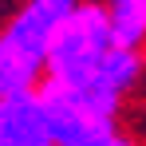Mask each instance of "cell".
Returning <instances> with one entry per match:
<instances>
[{
	"mask_svg": "<svg viewBox=\"0 0 146 146\" xmlns=\"http://www.w3.org/2000/svg\"><path fill=\"white\" fill-rule=\"evenodd\" d=\"M119 40H115V28H111V16L103 8V0H83L71 12V20L59 28L55 44H51L48 55V79L67 87V91H79L87 87L99 75L103 59L111 55Z\"/></svg>",
	"mask_w": 146,
	"mask_h": 146,
	"instance_id": "7a4b0ae2",
	"label": "cell"
},
{
	"mask_svg": "<svg viewBox=\"0 0 146 146\" xmlns=\"http://www.w3.org/2000/svg\"><path fill=\"white\" fill-rule=\"evenodd\" d=\"M103 8L122 48L146 51V0H103Z\"/></svg>",
	"mask_w": 146,
	"mask_h": 146,
	"instance_id": "5b68a950",
	"label": "cell"
},
{
	"mask_svg": "<svg viewBox=\"0 0 146 146\" xmlns=\"http://www.w3.org/2000/svg\"><path fill=\"white\" fill-rule=\"evenodd\" d=\"M0 115H4V95H0Z\"/></svg>",
	"mask_w": 146,
	"mask_h": 146,
	"instance_id": "8992f818",
	"label": "cell"
},
{
	"mask_svg": "<svg viewBox=\"0 0 146 146\" xmlns=\"http://www.w3.org/2000/svg\"><path fill=\"white\" fill-rule=\"evenodd\" d=\"M36 95L44 103L48 130H51V138H55V146H138V138L119 119L95 115L91 107H83L71 91H63L51 79L40 83Z\"/></svg>",
	"mask_w": 146,
	"mask_h": 146,
	"instance_id": "3957f363",
	"label": "cell"
},
{
	"mask_svg": "<svg viewBox=\"0 0 146 146\" xmlns=\"http://www.w3.org/2000/svg\"><path fill=\"white\" fill-rule=\"evenodd\" d=\"M83 0H16L0 20V95L40 91L59 28Z\"/></svg>",
	"mask_w": 146,
	"mask_h": 146,
	"instance_id": "6da1fadb",
	"label": "cell"
},
{
	"mask_svg": "<svg viewBox=\"0 0 146 146\" xmlns=\"http://www.w3.org/2000/svg\"><path fill=\"white\" fill-rule=\"evenodd\" d=\"M0 146H55L48 130V115L36 91L28 95H4L0 115Z\"/></svg>",
	"mask_w": 146,
	"mask_h": 146,
	"instance_id": "277c9868",
	"label": "cell"
}]
</instances>
